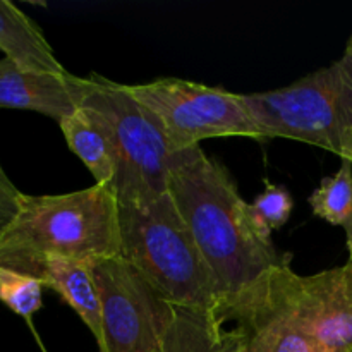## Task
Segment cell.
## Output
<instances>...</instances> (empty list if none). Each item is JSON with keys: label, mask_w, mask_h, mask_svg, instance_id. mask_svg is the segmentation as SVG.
Returning <instances> with one entry per match:
<instances>
[{"label": "cell", "mask_w": 352, "mask_h": 352, "mask_svg": "<svg viewBox=\"0 0 352 352\" xmlns=\"http://www.w3.org/2000/svg\"><path fill=\"white\" fill-rule=\"evenodd\" d=\"M168 192L208 267L217 302L291 258L260 236L230 172L199 144L177 155Z\"/></svg>", "instance_id": "cell-1"}, {"label": "cell", "mask_w": 352, "mask_h": 352, "mask_svg": "<svg viewBox=\"0 0 352 352\" xmlns=\"http://www.w3.org/2000/svg\"><path fill=\"white\" fill-rule=\"evenodd\" d=\"M120 253L119 201L98 184L64 195L19 192L16 215L0 236V268L36 278L47 256L96 263Z\"/></svg>", "instance_id": "cell-2"}, {"label": "cell", "mask_w": 352, "mask_h": 352, "mask_svg": "<svg viewBox=\"0 0 352 352\" xmlns=\"http://www.w3.org/2000/svg\"><path fill=\"white\" fill-rule=\"evenodd\" d=\"M78 109L105 133L113 148L119 206L150 201L168 192V177L181 151L172 146L157 117L138 103L126 85L91 74L72 76Z\"/></svg>", "instance_id": "cell-3"}, {"label": "cell", "mask_w": 352, "mask_h": 352, "mask_svg": "<svg viewBox=\"0 0 352 352\" xmlns=\"http://www.w3.org/2000/svg\"><path fill=\"white\" fill-rule=\"evenodd\" d=\"M120 256L126 258L168 302L213 309L215 287L191 230L170 192L119 206Z\"/></svg>", "instance_id": "cell-4"}, {"label": "cell", "mask_w": 352, "mask_h": 352, "mask_svg": "<svg viewBox=\"0 0 352 352\" xmlns=\"http://www.w3.org/2000/svg\"><path fill=\"white\" fill-rule=\"evenodd\" d=\"M241 100L263 140L302 141L352 164V62L344 55L289 86Z\"/></svg>", "instance_id": "cell-5"}, {"label": "cell", "mask_w": 352, "mask_h": 352, "mask_svg": "<svg viewBox=\"0 0 352 352\" xmlns=\"http://www.w3.org/2000/svg\"><path fill=\"white\" fill-rule=\"evenodd\" d=\"M138 103L150 110L177 151L213 138L265 141L241 95L179 78L126 85Z\"/></svg>", "instance_id": "cell-6"}, {"label": "cell", "mask_w": 352, "mask_h": 352, "mask_svg": "<svg viewBox=\"0 0 352 352\" xmlns=\"http://www.w3.org/2000/svg\"><path fill=\"white\" fill-rule=\"evenodd\" d=\"M102 301L100 352H162L172 322L168 302L126 258L93 263Z\"/></svg>", "instance_id": "cell-7"}, {"label": "cell", "mask_w": 352, "mask_h": 352, "mask_svg": "<svg viewBox=\"0 0 352 352\" xmlns=\"http://www.w3.org/2000/svg\"><path fill=\"white\" fill-rule=\"evenodd\" d=\"M278 287L298 325L323 352H352V258L315 275H298L291 258L275 267Z\"/></svg>", "instance_id": "cell-8"}, {"label": "cell", "mask_w": 352, "mask_h": 352, "mask_svg": "<svg viewBox=\"0 0 352 352\" xmlns=\"http://www.w3.org/2000/svg\"><path fill=\"white\" fill-rule=\"evenodd\" d=\"M213 311L243 333L248 352H323L289 311L275 267L217 302Z\"/></svg>", "instance_id": "cell-9"}, {"label": "cell", "mask_w": 352, "mask_h": 352, "mask_svg": "<svg viewBox=\"0 0 352 352\" xmlns=\"http://www.w3.org/2000/svg\"><path fill=\"white\" fill-rule=\"evenodd\" d=\"M0 109L31 110L58 124L78 110L72 74H43L0 58Z\"/></svg>", "instance_id": "cell-10"}, {"label": "cell", "mask_w": 352, "mask_h": 352, "mask_svg": "<svg viewBox=\"0 0 352 352\" xmlns=\"http://www.w3.org/2000/svg\"><path fill=\"white\" fill-rule=\"evenodd\" d=\"M38 278L74 309L93 333L96 344L102 342V301L93 263L74 258L47 256Z\"/></svg>", "instance_id": "cell-11"}, {"label": "cell", "mask_w": 352, "mask_h": 352, "mask_svg": "<svg viewBox=\"0 0 352 352\" xmlns=\"http://www.w3.org/2000/svg\"><path fill=\"white\" fill-rule=\"evenodd\" d=\"M162 352H248L239 330L226 329L213 309L174 305Z\"/></svg>", "instance_id": "cell-12"}, {"label": "cell", "mask_w": 352, "mask_h": 352, "mask_svg": "<svg viewBox=\"0 0 352 352\" xmlns=\"http://www.w3.org/2000/svg\"><path fill=\"white\" fill-rule=\"evenodd\" d=\"M0 50L6 58L28 71L67 74L36 23L9 0H0Z\"/></svg>", "instance_id": "cell-13"}, {"label": "cell", "mask_w": 352, "mask_h": 352, "mask_svg": "<svg viewBox=\"0 0 352 352\" xmlns=\"http://www.w3.org/2000/svg\"><path fill=\"white\" fill-rule=\"evenodd\" d=\"M58 126L72 153L86 165V168L95 177V184L105 186L113 192L117 162L112 144L105 133L82 109H78L72 116L65 117Z\"/></svg>", "instance_id": "cell-14"}, {"label": "cell", "mask_w": 352, "mask_h": 352, "mask_svg": "<svg viewBox=\"0 0 352 352\" xmlns=\"http://www.w3.org/2000/svg\"><path fill=\"white\" fill-rule=\"evenodd\" d=\"M313 215L330 226L342 227L347 244L352 243V164L342 160L339 170L323 177L318 188L309 195Z\"/></svg>", "instance_id": "cell-15"}, {"label": "cell", "mask_w": 352, "mask_h": 352, "mask_svg": "<svg viewBox=\"0 0 352 352\" xmlns=\"http://www.w3.org/2000/svg\"><path fill=\"white\" fill-rule=\"evenodd\" d=\"M265 191L250 203L251 220L260 232L261 237L272 241L274 230L280 229L291 219L294 199L287 188L278 184H272L265 179Z\"/></svg>", "instance_id": "cell-16"}, {"label": "cell", "mask_w": 352, "mask_h": 352, "mask_svg": "<svg viewBox=\"0 0 352 352\" xmlns=\"http://www.w3.org/2000/svg\"><path fill=\"white\" fill-rule=\"evenodd\" d=\"M45 289L47 285L40 278L0 268V302L24 320H31L41 309Z\"/></svg>", "instance_id": "cell-17"}, {"label": "cell", "mask_w": 352, "mask_h": 352, "mask_svg": "<svg viewBox=\"0 0 352 352\" xmlns=\"http://www.w3.org/2000/svg\"><path fill=\"white\" fill-rule=\"evenodd\" d=\"M17 195L12 192H6L0 189V236L6 230V227L12 222L14 215L17 212Z\"/></svg>", "instance_id": "cell-18"}, {"label": "cell", "mask_w": 352, "mask_h": 352, "mask_svg": "<svg viewBox=\"0 0 352 352\" xmlns=\"http://www.w3.org/2000/svg\"><path fill=\"white\" fill-rule=\"evenodd\" d=\"M0 189H2V191H6V192H12V195H17V192H21L19 189H17L16 186L10 182V179L7 177V174L3 172L2 165H0Z\"/></svg>", "instance_id": "cell-19"}, {"label": "cell", "mask_w": 352, "mask_h": 352, "mask_svg": "<svg viewBox=\"0 0 352 352\" xmlns=\"http://www.w3.org/2000/svg\"><path fill=\"white\" fill-rule=\"evenodd\" d=\"M344 57H347L352 62V34H351L349 41H347V45H346V52H344Z\"/></svg>", "instance_id": "cell-20"}, {"label": "cell", "mask_w": 352, "mask_h": 352, "mask_svg": "<svg viewBox=\"0 0 352 352\" xmlns=\"http://www.w3.org/2000/svg\"><path fill=\"white\" fill-rule=\"evenodd\" d=\"M347 251H349V256L352 258V243L347 244Z\"/></svg>", "instance_id": "cell-21"}]
</instances>
